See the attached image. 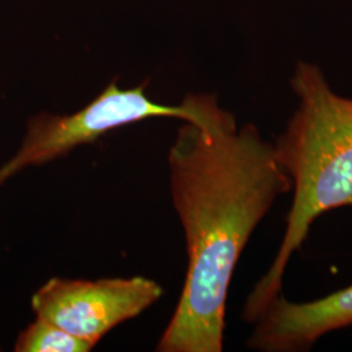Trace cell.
<instances>
[{"instance_id":"6da1fadb","label":"cell","mask_w":352,"mask_h":352,"mask_svg":"<svg viewBox=\"0 0 352 352\" xmlns=\"http://www.w3.org/2000/svg\"><path fill=\"white\" fill-rule=\"evenodd\" d=\"M197 113L168 151L173 205L184 230L188 269L160 352H221L231 278L254 230L291 192L273 142L238 126L215 96L196 94Z\"/></svg>"},{"instance_id":"7a4b0ae2","label":"cell","mask_w":352,"mask_h":352,"mask_svg":"<svg viewBox=\"0 0 352 352\" xmlns=\"http://www.w3.org/2000/svg\"><path fill=\"white\" fill-rule=\"evenodd\" d=\"M291 88L298 106L273 146L294 197L277 254L244 304L241 317L250 324L282 294L289 260L316 219L352 209V98L337 94L321 68L307 62L296 64Z\"/></svg>"},{"instance_id":"3957f363","label":"cell","mask_w":352,"mask_h":352,"mask_svg":"<svg viewBox=\"0 0 352 352\" xmlns=\"http://www.w3.org/2000/svg\"><path fill=\"white\" fill-rule=\"evenodd\" d=\"M145 88V82L133 89H120L111 82L77 113L33 116L28 122L20 149L0 168V184L25 167L49 164L116 128L151 118H176L184 122L193 119V94L187 96L179 106H167L149 100Z\"/></svg>"},{"instance_id":"277c9868","label":"cell","mask_w":352,"mask_h":352,"mask_svg":"<svg viewBox=\"0 0 352 352\" xmlns=\"http://www.w3.org/2000/svg\"><path fill=\"white\" fill-rule=\"evenodd\" d=\"M164 295L144 277L98 280L51 278L32 298L37 318L96 346L113 327L141 315Z\"/></svg>"},{"instance_id":"5b68a950","label":"cell","mask_w":352,"mask_h":352,"mask_svg":"<svg viewBox=\"0 0 352 352\" xmlns=\"http://www.w3.org/2000/svg\"><path fill=\"white\" fill-rule=\"evenodd\" d=\"M253 325L250 350L308 351L329 333L352 327V285L312 302H291L282 292Z\"/></svg>"},{"instance_id":"8992f818","label":"cell","mask_w":352,"mask_h":352,"mask_svg":"<svg viewBox=\"0 0 352 352\" xmlns=\"http://www.w3.org/2000/svg\"><path fill=\"white\" fill-rule=\"evenodd\" d=\"M93 347L87 340L41 318L23 330L14 343L17 352H88Z\"/></svg>"}]
</instances>
